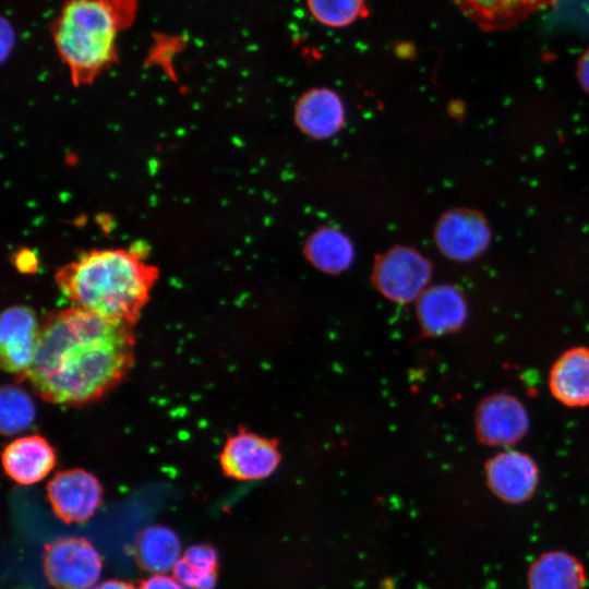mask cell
Segmentation results:
<instances>
[{"instance_id": "6da1fadb", "label": "cell", "mask_w": 589, "mask_h": 589, "mask_svg": "<svg viewBox=\"0 0 589 589\" xmlns=\"http://www.w3.org/2000/svg\"><path fill=\"white\" fill-rule=\"evenodd\" d=\"M133 326L71 306L39 322L34 361L26 380L46 401L94 402L128 375L134 363Z\"/></svg>"}, {"instance_id": "7a4b0ae2", "label": "cell", "mask_w": 589, "mask_h": 589, "mask_svg": "<svg viewBox=\"0 0 589 589\" xmlns=\"http://www.w3.org/2000/svg\"><path fill=\"white\" fill-rule=\"evenodd\" d=\"M159 271L134 250H91L55 274L73 306L134 326L149 300Z\"/></svg>"}, {"instance_id": "3957f363", "label": "cell", "mask_w": 589, "mask_h": 589, "mask_svg": "<svg viewBox=\"0 0 589 589\" xmlns=\"http://www.w3.org/2000/svg\"><path fill=\"white\" fill-rule=\"evenodd\" d=\"M136 0H69L53 43L75 86L91 84L117 59V39L132 23Z\"/></svg>"}, {"instance_id": "277c9868", "label": "cell", "mask_w": 589, "mask_h": 589, "mask_svg": "<svg viewBox=\"0 0 589 589\" xmlns=\"http://www.w3.org/2000/svg\"><path fill=\"white\" fill-rule=\"evenodd\" d=\"M101 566L100 555L85 538H59L44 546V574L56 589H88L98 580Z\"/></svg>"}, {"instance_id": "5b68a950", "label": "cell", "mask_w": 589, "mask_h": 589, "mask_svg": "<svg viewBox=\"0 0 589 589\" xmlns=\"http://www.w3.org/2000/svg\"><path fill=\"white\" fill-rule=\"evenodd\" d=\"M432 265L417 250L396 247L376 259L372 280L377 291L396 303L418 299L426 289Z\"/></svg>"}, {"instance_id": "8992f818", "label": "cell", "mask_w": 589, "mask_h": 589, "mask_svg": "<svg viewBox=\"0 0 589 589\" xmlns=\"http://www.w3.org/2000/svg\"><path fill=\"white\" fill-rule=\"evenodd\" d=\"M529 424L524 404L507 393L486 396L474 412L478 441L486 446L508 447L517 444L528 433Z\"/></svg>"}, {"instance_id": "52a82bcc", "label": "cell", "mask_w": 589, "mask_h": 589, "mask_svg": "<svg viewBox=\"0 0 589 589\" xmlns=\"http://www.w3.org/2000/svg\"><path fill=\"white\" fill-rule=\"evenodd\" d=\"M53 514L65 524L88 520L103 500V486L91 472L73 468L60 470L46 486Z\"/></svg>"}, {"instance_id": "ba28073f", "label": "cell", "mask_w": 589, "mask_h": 589, "mask_svg": "<svg viewBox=\"0 0 589 589\" xmlns=\"http://www.w3.org/2000/svg\"><path fill=\"white\" fill-rule=\"evenodd\" d=\"M279 461L276 440L245 429L229 436L219 455L223 472L239 481L265 479L276 470Z\"/></svg>"}, {"instance_id": "9c48e42d", "label": "cell", "mask_w": 589, "mask_h": 589, "mask_svg": "<svg viewBox=\"0 0 589 589\" xmlns=\"http://www.w3.org/2000/svg\"><path fill=\"white\" fill-rule=\"evenodd\" d=\"M491 230L484 216L469 208H455L445 213L435 228V243L448 259L468 262L481 255L489 247Z\"/></svg>"}, {"instance_id": "30bf717a", "label": "cell", "mask_w": 589, "mask_h": 589, "mask_svg": "<svg viewBox=\"0 0 589 589\" xmlns=\"http://www.w3.org/2000/svg\"><path fill=\"white\" fill-rule=\"evenodd\" d=\"M39 322L34 311L16 305L1 316L0 359L2 368L19 380L26 378L34 361Z\"/></svg>"}, {"instance_id": "8fae6325", "label": "cell", "mask_w": 589, "mask_h": 589, "mask_svg": "<svg viewBox=\"0 0 589 589\" xmlns=\"http://www.w3.org/2000/svg\"><path fill=\"white\" fill-rule=\"evenodd\" d=\"M490 490L502 501L517 504L528 501L539 482L536 461L526 453L508 449L500 452L485 464Z\"/></svg>"}, {"instance_id": "7c38bea8", "label": "cell", "mask_w": 589, "mask_h": 589, "mask_svg": "<svg viewBox=\"0 0 589 589\" xmlns=\"http://www.w3.org/2000/svg\"><path fill=\"white\" fill-rule=\"evenodd\" d=\"M417 300L418 321L426 336L440 337L455 333L467 321L466 298L452 285L429 287Z\"/></svg>"}, {"instance_id": "4fadbf2b", "label": "cell", "mask_w": 589, "mask_h": 589, "mask_svg": "<svg viewBox=\"0 0 589 589\" xmlns=\"http://www.w3.org/2000/svg\"><path fill=\"white\" fill-rule=\"evenodd\" d=\"M53 447L40 435H27L10 442L2 454L5 473L17 484L41 481L56 466Z\"/></svg>"}, {"instance_id": "5bb4252c", "label": "cell", "mask_w": 589, "mask_h": 589, "mask_svg": "<svg viewBox=\"0 0 589 589\" xmlns=\"http://www.w3.org/2000/svg\"><path fill=\"white\" fill-rule=\"evenodd\" d=\"M481 31L510 29L556 0H450Z\"/></svg>"}, {"instance_id": "9a60e30c", "label": "cell", "mask_w": 589, "mask_h": 589, "mask_svg": "<svg viewBox=\"0 0 589 589\" xmlns=\"http://www.w3.org/2000/svg\"><path fill=\"white\" fill-rule=\"evenodd\" d=\"M549 388L566 407L589 406V348L573 347L563 352L551 366Z\"/></svg>"}, {"instance_id": "2e32d148", "label": "cell", "mask_w": 589, "mask_h": 589, "mask_svg": "<svg viewBox=\"0 0 589 589\" xmlns=\"http://www.w3.org/2000/svg\"><path fill=\"white\" fill-rule=\"evenodd\" d=\"M297 125L316 139L334 135L345 120V109L340 97L327 88H314L304 93L296 105Z\"/></svg>"}, {"instance_id": "e0dca14e", "label": "cell", "mask_w": 589, "mask_h": 589, "mask_svg": "<svg viewBox=\"0 0 589 589\" xmlns=\"http://www.w3.org/2000/svg\"><path fill=\"white\" fill-rule=\"evenodd\" d=\"M586 581L584 565L561 551L540 555L528 572L529 589H585Z\"/></svg>"}, {"instance_id": "ac0fdd59", "label": "cell", "mask_w": 589, "mask_h": 589, "mask_svg": "<svg viewBox=\"0 0 589 589\" xmlns=\"http://www.w3.org/2000/svg\"><path fill=\"white\" fill-rule=\"evenodd\" d=\"M181 544L178 536L165 526H151L140 532L134 556L139 566L147 572H167L180 558Z\"/></svg>"}, {"instance_id": "d6986e66", "label": "cell", "mask_w": 589, "mask_h": 589, "mask_svg": "<svg viewBox=\"0 0 589 589\" xmlns=\"http://www.w3.org/2000/svg\"><path fill=\"white\" fill-rule=\"evenodd\" d=\"M304 251L311 264L327 274L346 271L354 257L353 245L349 238L330 227L316 230L308 239Z\"/></svg>"}, {"instance_id": "ffe728a7", "label": "cell", "mask_w": 589, "mask_h": 589, "mask_svg": "<svg viewBox=\"0 0 589 589\" xmlns=\"http://www.w3.org/2000/svg\"><path fill=\"white\" fill-rule=\"evenodd\" d=\"M218 554L207 544L189 546L173 566L175 578L189 589H214L218 579Z\"/></svg>"}, {"instance_id": "44dd1931", "label": "cell", "mask_w": 589, "mask_h": 589, "mask_svg": "<svg viewBox=\"0 0 589 589\" xmlns=\"http://www.w3.org/2000/svg\"><path fill=\"white\" fill-rule=\"evenodd\" d=\"M35 419V406L31 397L20 387L3 386L0 396V425L5 435L27 429Z\"/></svg>"}, {"instance_id": "7402d4cb", "label": "cell", "mask_w": 589, "mask_h": 589, "mask_svg": "<svg viewBox=\"0 0 589 589\" xmlns=\"http://www.w3.org/2000/svg\"><path fill=\"white\" fill-rule=\"evenodd\" d=\"M312 16L321 24L346 27L368 14L364 0H306Z\"/></svg>"}, {"instance_id": "603a6c76", "label": "cell", "mask_w": 589, "mask_h": 589, "mask_svg": "<svg viewBox=\"0 0 589 589\" xmlns=\"http://www.w3.org/2000/svg\"><path fill=\"white\" fill-rule=\"evenodd\" d=\"M14 265L22 273H34L38 267V259L31 249H22L14 254Z\"/></svg>"}, {"instance_id": "cb8c5ba5", "label": "cell", "mask_w": 589, "mask_h": 589, "mask_svg": "<svg viewBox=\"0 0 589 589\" xmlns=\"http://www.w3.org/2000/svg\"><path fill=\"white\" fill-rule=\"evenodd\" d=\"M139 589H183L176 578L153 575L140 584Z\"/></svg>"}, {"instance_id": "d4e9b609", "label": "cell", "mask_w": 589, "mask_h": 589, "mask_svg": "<svg viewBox=\"0 0 589 589\" xmlns=\"http://www.w3.org/2000/svg\"><path fill=\"white\" fill-rule=\"evenodd\" d=\"M577 77L584 91L589 94V48L578 61Z\"/></svg>"}, {"instance_id": "484cf974", "label": "cell", "mask_w": 589, "mask_h": 589, "mask_svg": "<svg viewBox=\"0 0 589 589\" xmlns=\"http://www.w3.org/2000/svg\"><path fill=\"white\" fill-rule=\"evenodd\" d=\"M95 589H135L134 586L124 580L110 579L100 584Z\"/></svg>"}]
</instances>
